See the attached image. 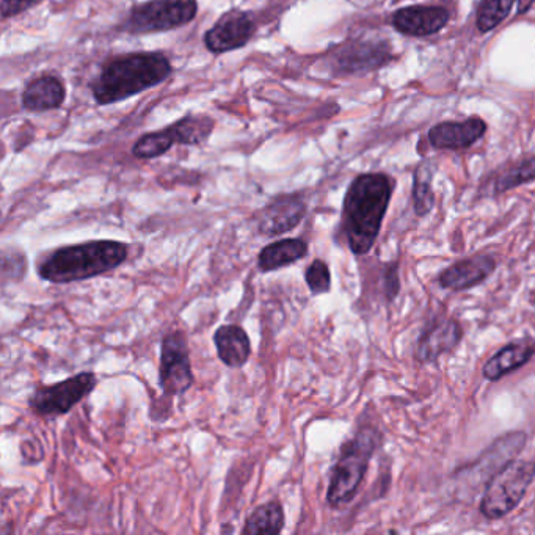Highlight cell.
Returning a JSON list of instances; mask_svg holds the SVG:
<instances>
[{"mask_svg":"<svg viewBox=\"0 0 535 535\" xmlns=\"http://www.w3.org/2000/svg\"><path fill=\"white\" fill-rule=\"evenodd\" d=\"M393 195V181L383 173L357 176L343 204V230L350 252L368 255L374 247Z\"/></svg>","mask_w":535,"mask_h":535,"instance_id":"1","label":"cell"},{"mask_svg":"<svg viewBox=\"0 0 535 535\" xmlns=\"http://www.w3.org/2000/svg\"><path fill=\"white\" fill-rule=\"evenodd\" d=\"M131 247L118 241H88L66 245L44 256L38 264L41 280L70 284L90 280L118 269L129 258Z\"/></svg>","mask_w":535,"mask_h":535,"instance_id":"2","label":"cell"},{"mask_svg":"<svg viewBox=\"0 0 535 535\" xmlns=\"http://www.w3.org/2000/svg\"><path fill=\"white\" fill-rule=\"evenodd\" d=\"M172 71V63L161 52L121 55L102 66L91 82V93L98 104L107 106L157 87Z\"/></svg>","mask_w":535,"mask_h":535,"instance_id":"3","label":"cell"},{"mask_svg":"<svg viewBox=\"0 0 535 535\" xmlns=\"http://www.w3.org/2000/svg\"><path fill=\"white\" fill-rule=\"evenodd\" d=\"M380 443L382 435L377 430L363 427L343 446L328 487L327 501L330 506L343 507L355 498Z\"/></svg>","mask_w":535,"mask_h":535,"instance_id":"4","label":"cell"},{"mask_svg":"<svg viewBox=\"0 0 535 535\" xmlns=\"http://www.w3.org/2000/svg\"><path fill=\"white\" fill-rule=\"evenodd\" d=\"M535 479L534 460H512L488 482L481 512L487 520H501L525 498Z\"/></svg>","mask_w":535,"mask_h":535,"instance_id":"5","label":"cell"},{"mask_svg":"<svg viewBox=\"0 0 535 535\" xmlns=\"http://www.w3.org/2000/svg\"><path fill=\"white\" fill-rule=\"evenodd\" d=\"M197 13V0H151L132 8L123 30L132 35L165 32L186 26Z\"/></svg>","mask_w":535,"mask_h":535,"instance_id":"6","label":"cell"},{"mask_svg":"<svg viewBox=\"0 0 535 535\" xmlns=\"http://www.w3.org/2000/svg\"><path fill=\"white\" fill-rule=\"evenodd\" d=\"M98 385L93 372H81L54 385L38 386L29 397V407L41 416H62L70 413Z\"/></svg>","mask_w":535,"mask_h":535,"instance_id":"7","label":"cell"},{"mask_svg":"<svg viewBox=\"0 0 535 535\" xmlns=\"http://www.w3.org/2000/svg\"><path fill=\"white\" fill-rule=\"evenodd\" d=\"M192 363L189 346L182 332H170L161 343V364H159V385L165 397H178L192 388Z\"/></svg>","mask_w":535,"mask_h":535,"instance_id":"8","label":"cell"},{"mask_svg":"<svg viewBox=\"0 0 535 535\" xmlns=\"http://www.w3.org/2000/svg\"><path fill=\"white\" fill-rule=\"evenodd\" d=\"M393 60V49L385 40H358L344 44L332 55L333 73L354 76L379 70Z\"/></svg>","mask_w":535,"mask_h":535,"instance_id":"9","label":"cell"},{"mask_svg":"<svg viewBox=\"0 0 535 535\" xmlns=\"http://www.w3.org/2000/svg\"><path fill=\"white\" fill-rule=\"evenodd\" d=\"M256 32L255 19L247 11H228L204 35V44L212 54H225L244 48Z\"/></svg>","mask_w":535,"mask_h":535,"instance_id":"10","label":"cell"},{"mask_svg":"<svg viewBox=\"0 0 535 535\" xmlns=\"http://www.w3.org/2000/svg\"><path fill=\"white\" fill-rule=\"evenodd\" d=\"M305 215L306 203L302 195H280L258 212L256 226L259 234L263 236H281L295 230L305 219Z\"/></svg>","mask_w":535,"mask_h":535,"instance_id":"11","label":"cell"},{"mask_svg":"<svg viewBox=\"0 0 535 535\" xmlns=\"http://www.w3.org/2000/svg\"><path fill=\"white\" fill-rule=\"evenodd\" d=\"M394 29L407 37H429L440 32L449 22V11L438 5H412L393 15Z\"/></svg>","mask_w":535,"mask_h":535,"instance_id":"12","label":"cell"},{"mask_svg":"<svg viewBox=\"0 0 535 535\" xmlns=\"http://www.w3.org/2000/svg\"><path fill=\"white\" fill-rule=\"evenodd\" d=\"M485 131L487 124L481 118L445 121L430 129L429 142L435 150H465L481 139Z\"/></svg>","mask_w":535,"mask_h":535,"instance_id":"13","label":"cell"},{"mask_svg":"<svg viewBox=\"0 0 535 535\" xmlns=\"http://www.w3.org/2000/svg\"><path fill=\"white\" fill-rule=\"evenodd\" d=\"M496 269V259L492 255H477L452 264L441 272L438 281L451 291H466L484 283Z\"/></svg>","mask_w":535,"mask_h":535,"instance_id":"14","label":"cell"},{"mask_svg":"<svg viewBox=\"0 0 535 535\" xmlns=\"http://www.w3.org/2000/svg\"><path fill=\"white\" fill-rule=\"evenodd\" d=\"M463 330L459 322L441 321L427 328L416 344V358L421 363H434L441 355L459 346Z\"/></svg>","mask_w":535,"mask_h":535,"instance_id":"15","label":"cell"},{"mask_svg":"<svg viewBox=\"0 0 535 535\" xmlns=\"http://www.w3.org/2000/svg\"><path fill=\"white\" fill-rule=\"evenodd\" d=\"M214 344L220 361L228 368H242L252 355V341L241 325H222L217 328Z\"/></svg>","mask_w":535,"mask_h":535,"instance_id":"16","label":"cell"},{"mask_svg":"<svg viewBox=\"0 0 535 535\" xmlns=\"http://www.w3.org/2000/svg\"><path fill=\"white\" fill-rule=\"evenodd\" d=\"M65 99V85L55 76L37 77L22 91V106L29 112L41 113L59 109Z\"/></svg>","mask_w":535,"mask_h":535,"instance_id":"17","label":"cell"},{"mask_svg":"<svg viewBox=\"0 0 535 535\" xmlns=\"http://www.w3.org/2000/svg\"><path fill=\"white\" fill-rule=\"evenodd\" d=\"M308 252H310L308 244L299 237L272 242L259 252L258 269L263 273H269L292 266L299 263L300 259L306 258Z\"/></svg>","mask_w":535,"mask_h":535,"instance_id":"18","label":"cell"},{"mask_svg":"<svg viewBox=\"0 0 535 535\" xmlns=\"http://www.w3.org/2000/svg\"><path fill=\"white\" fill-rule=\"evenodd\" d=\"M535 347L525 341L507 344L493 355L482 368V374L490 382L503 379L504 375L517 371L534 357Z\"/></svg>","mask_w":535,"mask_h":535,"instance_id":"19","label":"cell"},{"mask_svg":"<svg viewBox=\"0 0 535 535\" xmlns=\"http://www.w3.org/2000/svg\"><path fill=\"white\" fill-rule=\"evenodd\" d=\"M284 509L278 499H273L263 506L256 507L247 523H245L242 534H270L277 535L284 528Z\"/></svg>","mask_w":535,"mask_h":535,"instance_id":"20","label":"cell"},{"mask_svg":"<svg viewBox=\"0 0 535 535\" xmlns=\"http://www.w3.org/2000/svg\"><path fill=\"white\" fill-rule=\"evenodd\" d=\"M214 124L212 118L204 115H186L167 129L179 145H201L214 131Z\"/></svg>","mask_w":535,"mask_h":535,"instance_id":"21","label":"cell"},{"mask_svg":"<svg viewBox=\"0 0 535 535\" xmlns=\"http://www.w3.org/2000/svg\"><path fill=\"white\" fill-rule=\"evenodd\" d=\"M432 179H434L432 164L427 161L419 164L416 168L415 179H413V206L419 217H426L434 208L435 195L432 190Z\"/></svg>","mask_w":535,"mask_h":535,"instance_id":"22","label":"cell"},{"mask_svg":"<svg viewBox=\"0 0 535 535\" xmlns=\"http://www.w3.org/2000/svg\"><path fill=\"white\" fill-rule=\"evenodd\" d=\"M515 2L518 0H479L477 29L485 33L498 27L510 15Z\"/></svg>","mask_w":535,"mask_h":535,"instance_id":"23","label":"cell"},{"mask_svg":"<svg viewBox=\"0 0 535 535\" xmlns=\"http://www.w3.org/2000/svg\"><path fill=\"white\" fill-rule=\"evenodd\" d=\"M535 179V156L526 157L518 164L506 168L495 181V193L507 192V190H514L517 187L528 184V182Z\"/></svg>","mask_w":535,"mask_h":535,"instance_id":"24","label":"cell"},{"mask_svg":"<svg viewBox=\"0 0 535 535\" xmlns=\"http://www.w3.org/2000/svg\"><path fill=\"white\" fill-rule=\"evenodd\" d=\"M175 139L168 129L165 131L150 132L140 137L132 146V154L139 159H156L164 156L167 151L172 150Z\"/></svg>","mask_w":535,"mask_h":535,"instance_id":"25","label":"cell"},{"mask_svg":"<svg viewBox=\"0 0 535 535\" xmlns=\"http://www.w3.org/2000/svg\"><path fill=\"white\" fill-rule=\"evenodd\" d=\"M305 281L311 294H328L332 289V273H330L327 263H324L322 259H314L313 263L306 267Z\"/></svg>","mask_w":535,"mask_h":535,"instance_id":"26","label":"cell"},{"mask_svg":"<svg viewBox=\"0 0 535 535\" xmlns=\"http://www.w3.org/2000/svg\"><path fill=\"white\" fill-rule=\"evenodd\" d=\"M383 289H385V297L388 302H393L397 294L401 291V281H399V270L397 264H390L386 266L385 273H383Z\"/></svg>","mask_w":535,"mask_h":535,"instance_id":"27","label":"cell"},{"mask_svg":"<svg viewBox=\"0 0 535 535\" xmlns=\"http://www.w3.org/2000/svg\"><path fill=\"white\" fill-rule=\"evenodd\" d=\"M40 2L43 0H2V18H15Z\"/></svg>","mask_w":535,"mask_h":535,"instance_id":"28","label":"cell"},{"mask_svg":"<svg viewBox=\"0 0 535 535\" xmlns=\"http://www.w3.org/2000/svg\"><path fill=\"white\" fill-rule=\"evenodd\" d=\"M535 0H518V15H523V13H526V11L529 10V8L532 7V4H534Z\"/></svg>","mask_w":535,"mask_h":535,"instance_id":"29","label":"cell"}]
</instances>
